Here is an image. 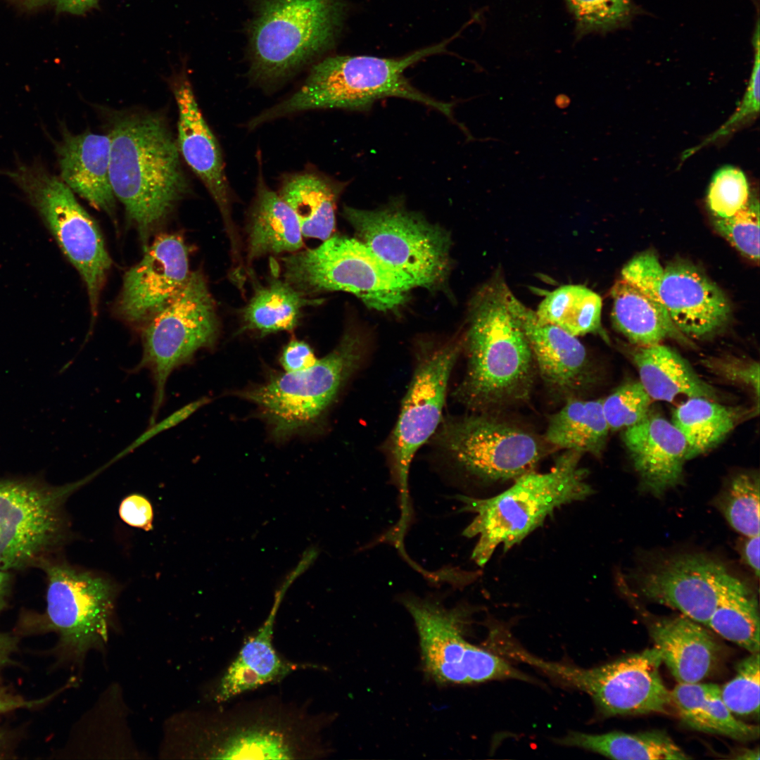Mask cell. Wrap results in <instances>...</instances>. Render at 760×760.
<instances>
[{
	"label": "cell",
	"instance_id": "f1b7e54d",
	"mask_svg": "<svg viewBox=\"0 0 760 760\" xmlns=\"http://www.w3.org/2000/svg\"><path fill=\"white\" fill-rule=\"evenodd\" d=\"M345 186L309 170L285 176L277 193L296 214L303 236L323 241L333 234L337 201Z\"/></svg>",
	"mask_w": 760,
	"mask_h": 760
},
{
	"label": "cell",
	"instance_id": "5b68a950",
	"mask_svg": "<svg viewBox=\"0 0 760 760\" xmlns=\"http://www.w3.org/2000/svg\"><path fill=\"white\" fill-rule=\"evenodd\" d=\"M582 455L565 450L549 471L526 473L490 498L455 496L463 503L461 511L476 514L462 535L479 537L471 555L477 565L483 566L499 546L507 552L521 543L556 509L591 495L588 472L580 466Z\"/></svg>",
	"mask_w": 760,
	"mask_h": 760
},
{
	"label": "cell",
	"instance_id": "8d00e7d4",
	"mask_svg": "<svg viewBox=\"0 0 760 760\" xmlns=\"http://www.w3.org/2000/svg\"><path fill=\"white\" fill-rule=\"evenodd\" d=\"M706 626L750 654L759 652L758 603L741 581L723 597Z\"/></svg>",
	"mask_w": 760,
	"mask_h": 760
},
{
	"label": "cell",
	"instance_id": "ab89813d",
	"mask_svg": "<svg viewBox=\"0 0 760 760\" xmlns=\"http://www.w3.org/2000/svg\"><path fill=\"white\" fill-rule=\"evenodd\" d=\"M759 652L752 653L737 665L735 676L720 687L721 697L736 716L759 714Z\"/></svg>",
	"mask_w": 760,
	"mask_h": 760
},
{
	"label": "cell",
	"instance_id": "4dcf8cb0",
	"mask_svg": "<svg viewBox=\"0 0 760 760\" xmlns=\"http://www.w3.org/2000/svg\"><path fill=\"white\" fill-rule=\"evenodd\" d=\"M611 293L614 326L632 343L646 346L661 343L666 338L688 343L663 305L622 279L615 283Z\"/></svg>",
	"mask_w": 760,
	"mask_h": 760
},
{
	"label": "cell",
	"instance_id": "74e56055",
	"mask_svg": "<svg viewBox=\"0 0 760 760\" xmlns=\"http://www.w3.org/2000/svg\"><path fill=\"white\" fill-rule=\"evenodd\" d=\"M715 506L736 531L745 536L759 535V474L733 475L716 496Z\"/></svg>",
	"mask_w": 760,
	"mask_h": 760
},
{
	"label": "cell",
	"instance_id": "603a6c76",
	"mask_svg": "<svg viewBox=\"0 0 760 760\" xmlns=\"http://www.w3.org/2000/svg\"><path fill=\"white\" fill-rule=\"evenodd\" d=\"M622 439L642 490L659 497L681 483L688 445L671 422L651 408L641 421L623 430Z\"/></svg>",
	"mask_w": 760,
	"mask_h": 760
},
{
	"label": "cell",
	"instance_id": "277c9868",
	"mask_svg": "<svg viewBox=\"0 0 760 760\" xmlns=\"http://www.w3.org/2000/svg\"><path fill=\"white\" fill-rule=\"evenodd\" d=\"M450 40L400 58L335 56L316 63L291 96L266 109L248 122L254 129L262 123L296 113L338 108L366 111L381 99L398 97L431 107L454 120L452 104L438 101L414 87L404 72L422 59L445 50Z\"/></svg>",
	"mask_w": 760,
	"mask_h": 760
},
{
	"label": "cell",
	"instance_id": "836d02e7",
	"mask_svg": "<svg viewBox=\"0 0 760 760\" xmlns=\"http://www.w3.org/2000/svg\"><path fill=\"white\" fill-rule=\"evenodd\" d=\"M555 743L595 752L620 760H683L690 756L665 732L628 733L612 731L602 734L569 732Z\"/></svg>",
	"mask_w": 760,
	"mask_h": 760
},
{
	"label": "cell",
	"instance_id": "c3c4849f",
	"mask_svg": "<svg viewBox=\"0 0 760 760\" xmlns=\"http://www.w3.org/2000/svg\"><path fill=\"white\" fill-rule=\"evenodd\" d=\"M317 360L311 347L305 341L296 339L287 343L280 357L281 364L286 372L308 369L315 365Z\"/></svg>",
	"mask_w": 760,
	"mask_h": 760
},
{
	"label": "cell",
	"instance_id": "52a82bcc",
	"mask_svg": "<svg viewBox=\"0 0 760 760\" xmlns=\"http://www.w3.org/2000/svg\"><path fill=\"white\" fill-rule=\"evenodd\" d=\"M283 279L306 296L341 291L369 308L386 311L419 286L408 274L388 265L359 239L331 236L317 247L281 258Z\"/></svg>",
	"mask_w": 760,
	"mask_h": 760
},
{
	"label": "cell",
	"instance_id": "4fadbf2b",
	"mask_svg": "<svg viewBox=\"0 0 760 760\" xmlns=\"http://www.w3.org/2000/svg\"><path fill=\"white\" fill-rule=\"evenodd\" d=\"M90 479L63 486L36 478L0 479V570L42 564L61 545L65 501Z\"/></svg>",
	"mask_w": 760,
	"mask_h": 760
},
{
	"label": "cell",
	"instance_id": "9c48e42d",
	"mask_svg": "<svg viewBox=\"0 0 760 760\" xmlns=\"http://www.w3.org/2000/svg\"><path fill=\"white\" fill-rule=\"evenodd\" d=\"M5 174L23 191L85 283L92 317L111 258L98 224L73 191L40 163H18Z\"/></svg>",
	"mask_w": 760,
	"mask_h": 760
},
{
	"label": "cell",
	"instance_id": "9a60e30c",
	"mask_svg": "<svg viewBox=\"0 0 760 760\" xmlns=\"http://www.w3.org/2000/svg\"><path fill=\"white\" fill-rule=\"evenodd\" d=\"M46 617L61 648L82 664L92 651L107 647L114 625L118 588L107 578L65 562L46 559Z\"/></svg>",
	"mask_w": 760,
	"mask_h": 760
},
{
	"label": "cell",
	"instance_id": "8fae6325",
	"mask_svg": "<svg viewBox=\"0 0 760 760\" xmlns=\"http://www.w3.org/2000/svg\"><path fill=\"white\" fill-rule=\"evenodd\" d=\"M220 322L215 300L201 271L191 272L177 295L148 318L142 331L138 369L151 372L155 395L150 425L163 405L167 381L201 348L215 343Z\"/></svg>",
	"mask_w": 760,
	"mask_h": 760
},
{
	"label": "cell",
	"instance_id": "83f0119b",
	"mask_svg": "<svg viewBox=\"0 0 760 760\" xmlns=\"http://www.w3.org/2000/svg\"><path fill=\"white\" fill-rule=\"evenodd\" d=\"M631 359L640 382L653 400L672 402L680 395L717 399L714 388L669 346L661 343L638 346L631 353Z\"/></svg>",
	"mask_w": 760,
	"mask_h": 760
},
{
	"label": "cell",
	"instance_id": "ba28073f",
	"mask_svg": "<svg viewBox=\"0 0 760 760\" xmlns=\"http://www.w3.org/2000/svg\"><path fill=\"white\" fill-rule=\"evenodd\" d=\"M513 659L559 684L585 692L607 717L666 714L672 706L670 690L659 672L661 659L654 647L590 669L545 661L522 646L514 650Z\"/></svg>",
	"mask_w": 760,
	"mask_h": 760
},
{
	"label": "cell",
	"instance_id": "6da1fadb",
	"mask_svg": "<svg viewBox=\"0 0 760 760\" xmlns=\"http://www.w3.org/2000/svg\"><path fill=\"white\" fill-rule=\"evenodd\" d=\"M175 716L162 754L181 759H310L327 754L322 714L276 699Z\"/></svg>",
	"mask_w": 760,
	"mask_h": 760
},
{
	"label": "cell",
	"instance_id": "5bb4252c",
	"mask_svg": "<svg viewBox=\"0 0 760 760\" xmlns=\"http://www.w3.org/2000/svg\"><path fill=\"white\" fill-rule=\"evenodd\" d=\"M342 215L356 234L381 260L430 287L448 270L450 237L421 214L408 210L397 198L382 208L362 210L345 205Z\"/></svg>",
	"mask_w": 760,
	"mask_h": 760
},
{
	"label": "cell",
	"instance_id": "44dd1931",
	"mask_svg": "<svg viewBox=\"0 0 760 760\" xmlns=\"http://www.w3.org/2000/svg\"><path fill=\"white\" fill-rule=\"evenodd\" d=\"M190 273L183 239L175 234L160 235L125 273L118 304L120 315L129 322L147 320L177 295Z\"/></svg>",
	"mask_w": 760,
	"mask_h": 760
},
{
	"label": "cell",
	"instance_id": "db71d44e",
	"mask_svg": "<svg viewBox=\"0 0 760 760\" xmlns=\"http://www.w3.org/2000/svg\"><path fill=\"white\" fill-rule=\"evenodd\" d=\"M13 650L14 642L12 637L0 635V669L8 662Z\"/></svg>",
	"mask_w": 760,
	"mask_h": 760
},
{
	"label": "cell",
	"instance_id": "bcb514c9",
	"mask_svg": "<svg viewBox=\"0 0 760 760\" xmlns=\"http://www.w3.org/2000/svg\"><path fill=\"white\" fill-rule=\"evenodd\" d=\"M753 45L754 48V61L748 88L743 101L732 118L717 130L705 142L709 143L716 139L729 134L737 126L759 112V23L757 21L754 33Z\"/></svg>",
	"mask_w": 760,
	"mask_h": 760
},
{
	"label": "cell",
	"instance_id": "7dc6e473",
	"mask_svg": "<svg viewBox=\"0 0 760 760\" xmlns=\"http://www.w3.org/2000/svg\"><path fill=\"white\" fill-rule=\"evenodd\" d=\"M119 514L122 520L131 526L146 531L152 528V505L143 495L132 494L126 497L120 505Z\"/></svg>",
	"mask_w": 760,
	"mask_h": 760
},
{
	"label": "cell",
	"instance_id": "2e32d148",
	"mask_svg": "<svg viewBox=\"0 0 760 760\" xmlns=\"http://www.w3.org/2000/svg\"><path fill=\"white\" fill-rule=\"evenodd\" d=\"M400 600L414 621L425 670L435 681L469 684L517 679L537 683L504 658L464 638L462 627L469 614L468 607L448 609L433 599L412 594H405Z\"/></svg>",
	"mask_w": 760,
	"mask_h": 760
},
{
	"label": "cell",
	"instance_id": "d6a6232c",
	"mask_svg": "<svg viewBox=\"0 0 760 760\" xmlns=\"http://www.w3.org/2000/svg\"><path fill=\"white\" fill-rule=\"evenodd\" d=\"M754 410L728 406L702 397L689 398L673 411L671 422L683 435L688 460L718 445Z\"/></svg>",
	"mask_w": 760,
	"mask_h": 760
},
{
	"label": "cell",
	"instance_id": "816d5d0a",
	"mask_svg": "<svg viewBox=\"0 0 760 760\" xmlns=\"http://www.w3.org/2000/svg\"><path fill=\"white\" fill-rule=\"evenodd\" d=\"M740 552L744 562L758 577L759 576V535L745 536L741 545Z\"/></svg>",
	"mask_w": 760,
	"mask_h": 760
},
{
	"label": "cell",
	"instance_id": "ac0fdd59",
	"mask_svg": "<svg viewBox=\"0 0 760 760\" xmlns=\"http://www.w3.org/2000/svg\"><path fill=\"white\" fill-rule=\"evenodd\" d=\"M740 581L720 561L699 553L659 558L633 577L643 597L705 626L723 597Z\"/></svg>",
	"mask_w": 760,
	"mask_h": 760
},
{
	"label": "cell",
	"instance_id": "e0dca14e",
	"mask_svg": "<svg viewBox=\"0 0 760 760\" xmlns=\"http://www.w3.org/2000/svg\"><path fill=\"white\" fill-rule=\"evenodd\" d=\"M462 343L451 341L420 351L391 434V471L400 492L401 517L411 514L408 475L416 452L441 424L448 381Z\"/></svg>",
	"mask_w": 760,
	"mask_h": 760
},
{
	"label": "cell",
	"instance_id": "7402d4cb",
	"mask_svg": "<svg viewBox=\"0 0 760 760\" xmlns=\"http://www.w3.org/2000/svg\"><path fill=\"white\" fill-rule=\"evenodd\" d=\"M659 296L671 321L685 336L708 337L723 328L730 317V305L721 289L685 262L664 269Z\"/></svg>",
	"mask_w": 760,
	"mask_h": 760
},
{
	"label": "cell",
	"instance_id": "3957f363",
	"mask_svg": "<svg viewBox=\"0 0 760 760\" xmlns=\"http://www.w3.org/2000/svg\"><path fill=\"white\" fill-rule=\"evenodd\" d=\"M109 136L111 187L145 250L189 189L177 142L163 118L151 113L118 118Z\"/></svg>",
	"mask_w": 760,
	"mask_h": 760
},
{
	"label": "cell",
	"instance_id": "30bf717a",
	"mask_svg": "<svg viewBox=\"0 0 760 760\" xmlns=\"http://www.w3.org/2000/svg\"><path fill=\"white\" fill-rule=\"evenodd\" d=\"M362 356L360 337L348 331L331 353L312 367L275 374L265 384L239 395L259 407L276 438H285L319 419Z\"/></svg>",
	"mask_w": 760,
	"mask_h": 760
},
{
	"label": "cell",
	"instance_id": "e575fe53",
	"mask_svg": "<svg viewBox=\"0 0 760 760\" xmlns=\"http://www.w3.org/2000/svg\"><path fill=\"white\" fill-rule=\"evenodd\" d=\"M322 299L311 298L294 289L283 279H272L258 286L241 310L243 330L262 336L294 329L303 308L320 305Z\"/></svg>",
	"mask_w": 760,
	"mask_h": 760
},
{
	"label": "cell",
	"instance_id": "1f68e13d",
	"mask_svg": "<svg viewBox=\"0 0 760 760\" xmlns=\"http://www.w3.org/2000/svg\"><path fill=\"white\" fill-rule=\"evenodd\" d=\"M602 400L583 398L565 400L564 406L550 417L545 441L566 450L601 457L610 431Z\"/></svg>",
	"mask_w": 760,
	"mask_h": 760
},
{
	"label": "cell",
	"instance_id": "7bdbcfd3",
	"mask_svg": "<svg viewBox=\"0 0 760 760\" xmlns=\"http://www.w3.org/2000/svg\"><path fill=\"white\" fill-rule=\"evenodd\" d=\"M750 195L745 174L735 167L725 166L716 171L711 179L707 204L716 218H726L740 210Z\"/></svg>",
	"mask_w": 760,
	"mask_h": 760
},
{
	"label": "cell",
	"instance_id": "d590c367",
	"mask_svg": "<svg viewBox=\"0 0 760 760\" xmlns=\"http://www.w3.org/2000/svg\"><path fill=\"white\" fill-rule=\"evenodd\" d=\"M601 297L582 285H564L548 293L536 311L544 322L578 337L602 334Z\"/></svg>",
	"mask_w": 760,
	"mask_h": 760
},
{
	"label": "cell",
	"instance_id": "b9f144b4",
	"mask_svg": "<svg viewBox=\"0 0 760 760\" xmlns=\"http://www.w3.org/2000/svg\"><path fill=\"white\" fill-rule=\"evenodd\" d=\"M716 230L742 254L753 261L759 258V203L754 195L733 215L716 218Z\"/></svg>",
	"mask_w": 760,
	"mask_h": 760
},
{
	"label": "cell",
	"instance_id": "ffe728a7",
	"mask_svg": "<svg viewBox=\"0 0 760 760\" xmlns=\"http://www.w3.org/2000/svg\"><path fill=\"white\" fill-rule=\"evenodd\" d=\"M507 300L547 390L564 400L583 398L597 381V372L585 346L577 337L542 320L510 290Z\"/></svg>",
	"mask_w": 760,
	"mask_h": 760
},
{
	"label": "cell",
	"instance_id": "7a4b0ae2",
	"mask_svg": "<svg viewBox=\"0 0 760 760\" xmlns=\"http://www.w3.org/2000/svg\"><path fill=\"white\" fill-rule=\"evenodd\" d=\"M509 288L500 278L474 298L464 339L467 369L454 393L474 412H496L529 400L535 364L507 300Z\"/></svg>",
	"mask_w": 760,
	"mask_h": 760
},
{
	"label": "cell",
	"instance_id": "f5cc1de1",
	"mask_svg": "<svg viewBox=\"0 0 760 760\" xmlns=\"http://www.w3.org/2000/svg\"><path fill=\"white\" fill-rule=\"evenodd\" d=\"M41 702L38 700H25L0 691V714L19 708L31 707Z\"/></svg>",
	"mask_w": 760,
	"mask_h": 760
},
{
	"label": "cell",
	"instance_id": "60d3db41",
	"mask_svg": "<svg viewBox=\"0 0 760 760\" xmlns=\"http://www.w3.org/2000/svg\"><path fill=\"white\" fill-rule=\"evenodd\" d=\"M652 401L640 381L619 386L602 400L610 431L624 430L638 423L651 410Z\"/></svg>",
	"mask_w": 760,
	"mask_h": 760
},
{
	"label": "cell",
	"instance_id": "7c38bea8",
	"mask_svg": "<svg viewBox=\"0 0 760 760\" xmlns=\"http://www.w3.org/2000/svg\"><path fill=\"white\" fill-rule=\"evenodd\" d=\"M435 441L462 471L485 483L514 481L534 471L547 452L533 433L495 412L449 417Z\"/></svg>",
	"mask_w": 760,
	"mask_h": 760
},
{
	"label": "cell",
	"instance_id": "f6af8a7d",
	"mask_svg": "<svg viewBox=\"0 0 760 760\" xmlns=\"http://www.w3.org/2000/svg\"><path fill=\"white\" fill-rule=\"evenodd\" d=\"M703 364L710 372L726 381L749 389L759 403V364L758 362L725 356L704 360Z\"/></svg>",
	"mask_w": 760,
	"mask_h": 760
},
{
	"label": "cell",
	"instance_id": "4316f807",
	"mask_svg": "<svg viewBox=\"0 0 760 760\" xmlns=\"http://www.w3.org/2000/svg\"><path fill=\"white\" fill-rule=\"evenodd\" d=\"M256 193L247 224L246 265L267 255L293 253L303 246L298 220L291 207L264 180L258 156Z\"/></svg>",
	"mask_w": 760,
	"mask_h": 760
},
{
	"label": "cell",
	"instance_id": "9f6ffc18",
	"mask_svg": "<svg viewBox=\"0 0 760 760\" xmlns=\"http://www.w3.org/2000/svg\"><path fill=\"white\" fill-rule=\"evenodd\" d=\"M737 759H747V760H754V759L759 760V749H747L745 751H742V752L740 754V756H737Z\"/></svg>",
	"mask_w": 760,
	"mask_h": 760
},
{
	"label": "cell",
	"instance_id": "d6986e66",
	"mask_svg": "<svg viewBox=\"0 0 760 760\" xmlns=\"http://www.w3.org/2000/svg\"><path fill=\"white\" fill-rule=\"evenodd\" d=\"M178 110L177 145L182 156L202 181L217 205L230 243L233 267H241L240 237L232 213V194L220 147L203 118L185 72L173 80Z\"/></svg>",
	"mask_w": 760,
	"mask_h": 760
},
{
	"label": "cell",
	"instance_id": "11a10c76",
	"mask_svg": "<svg viewBox=\"0 0 760 760\" xmlns=\"http://www.w3.org/2000/svg\"><path fill=\"white\" fill-rule=\"evenodd\" d=\"M10 584V575L8 571L0 570V609L5 602V597Z\"/></svg>",
	"mask_w": 760,
	"mask_h": 760
},
{
	"label": "cell",
	"instance_id": "8992f818",
	"mask_svg": "<svg viewBox=\"0 0 760 760\" xmlns=\"http://www.w3.org/2000/svg\"><path fill=\"white\" fill-rule=\"evenodd\" d=\"M346 8L343 0H255L248 32L252 79L280 82L331 48Z\"/></svg>",
	"mask_w": 760,
	"mask_h": 760
},
{
	"label": "cell",
	"instance_id": "ee69618b",
	"mask_svg": "<svg viewBox=\"0 0 760 760\" xmlns=\"http://www.w3.org/2000/svg\"><path fill=\"white\" fill-rule=\"evenodd\" d=\"M664 272L657 257L652 252H645L635 255L624 265L621 279L663 305L659 288Z\"/></svg>",
	"mask_w": 760,
	"mask_h": 760
},
{
	"label": "cell",
	"instance_id": "484cf974",
	"mask_svg": "<svg viewBox=\"0 0 760 760\" xmlns=\"http://www.w3.org/2000/svg\"><path fill=\"white\" fill-rule=\"evenodd\" d=\"M662 663L681 683L700 682L717 664L720 646L703 625L681 614L659 618L649 625Z\"/></svg>",
	"mask_w": 760,
	"mask_h": 760
},
{
	"label": "cell",
	"instance_id": "f546056e",
	"mask_svg": "<svg viewBox=\"0 0 760 760\" xmlns=\"http://www.w3.org/2000/svg\"><path fill=\"white\" fill-rule=\"evenodd\" d=\"M670 693L672 706L688 728L742 742L759 736L758 726L735 718L723 702L720 687L716 684L678 683Z\"/></svg>",
	"mask_w": 760,
	"mask_h": 760
},
{
	"label": "cell",
	"instance_id": "cb8c5ba5",
	"mask_svg": "<svg viewBox=\"0 0 760 760\" xmlns=\"http://www.w3.org/2000/svg\"><path fill=\"white\" fill-rule=\"evenodd\" d=\"M274 614L244 642L226 669L208 687L207 700L224 704L296 671L316 668L312 664L290 661L277 652L273 640Z\"/></svg>",
	"mask_w": 760,
	"mask_h": 760
},
{
	"label": "cell",
	"instance_id": "f35d334b",
	"mask_svg": "<svg viewBox=\"0 0 760 760\" xmlns=\"http://www.w3.org/2000/svg\"><path fill=\"white\" fill-rule=\"evenodd\" d=\"M575 21V35L604 33L623 26L634 13L633 0H564Z\"/></svg>",
	"mask_w": 760,
	"mask_h": 760
},
{
	"label": "cell",
	"instance_id": "f907efd6",
	"mask_svg": "<svg viewBox=\"0 0 760 760\" xmlns=\"http://www.w3.org/2000/svg\"><path fill=\"white\" fill-rule=\"evenodd\" d=\"M209 400L210 399L208 398L198 399L182 407L179 410L176 411L162 422L158 424L154 423L133 442L134 445L136 447H138L160 431L175 426L198 410L201 407L207 404Z\"/></svg>",
	"mask_w": 760,
	"mask_h": 760
},
{
	"label": "cell",
	"instance_id": "d4e9b609",
	"mask_svg": "<svg viewBox=\"0 0 760 760\" xmlns=\"http://www.w3.org/2000/svg\"><path fill=\"white\" fill-rule=\"evenodd\" d=\"M56 152L65 184L95 208L113 215L115 197L110 179L109 134H74L63 130Z\"/></svg>",
	"mask_w": 760,
	"mask_h": 760
},
{
	"label": "cell",
	"instance_id": "681fc988",
	"mask_svg": "<svg viewBox=\"0 0 760 760\" xmlns=\"http://www.w3.org/2000/svg\"><path fill=\"white\" fill-rule=\"evenodd\" d=\"M18 7L33 11L51 6L56 11L73 15L84 14L95 8L99 0H11Z\"/></svg>",
	"mask_w": 760,
	"mask_h": 760
}]
</instances>
